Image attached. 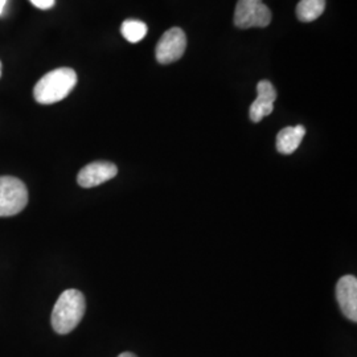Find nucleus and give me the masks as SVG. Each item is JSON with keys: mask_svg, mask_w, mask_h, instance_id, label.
Here are the masks:
<instances>
[{"mask_svg": "<svg viewBox=\"0 0 357 357\" xmlns=\"http://www.w3.org/2000/svg\"><path fill=\"white\" fill-rule=\"evenodd\" d=\"M86 311V302L84 294L75 289H69L60 295L52 311L53 330L66 335L73 331L84 318Z\"/></svg>", "mask_w": 357, "mask_h": 357, "instance_id": "nucleus-1", "label": "nucleus"}, {"mask_svg": "<svg viewBox=\"0 0 357 357\" xmlns=\"http://www.w3.org/2000/svg\"><path fill=\"white\" fill-rule=\"evenodd\" d=\"M76 85V72L72 68H59L38 79L33 97L40 105H53L65 100Z\"/></svg>", "mask_w": 357, "mask_h": 357, "instance_id": "nucleus-2", "label": "nucleus"}, {"mask_svg": "<svg viewBox=\"0 0 357 357\" xmlns=\"http://www.w3.org/2000/svg\"><path fill=\"white\" fill-rule=\"evenodd\" d=\"M28 204V190L20 178L0 176V217L16 216Z\"/></svg>", "mask_w": 357, "mask_h": 357, "instance_id": "nucleus-3", "label": "nucleus"}, {"mask_svg": "<svg viewBox=\"0 0 357 357\" xmlns=\"http://www.w3.org/2000/svg\"><path fill=\"white\" fill-rule=\"evenodd\" d=\"M271 23V11L262 0H238L234 10V24L240 29L265 28Z\"/></svg>", "mask_w": 357, "mask_h": 357, "instance_id": "nucleus-4", "label": "nucleus"}, {"mask_svg": "<svg viewBox=\"0 0 357 357\" xmlns=\"http://www.w3.org/2000/svg\"><path fill=\"white\" fill-rule=\"evenodd\" d=\"M187 48V38L183 29L178 26L171 28L158 41L156 60L160 64H171L180 60Z\"/></svg>", "mask_w": 357, "mask_h": 357, "instance_id": "nucleus-5", "label": "nucleus"}, {"mask_svg": "<svg viewBox=\"0 0 357 357\" xmlns=\"http://www.w3.org/2000/svg\"><path fill=\"white\" fill-rule=\"evenodd\" d=\"M118 174V168L114 163L110 162H94L84 167L78 176L77 183L82 188H93L101 185L103 183L115 178Z\"/></svg>", "mask_w": 357, "mask_h": 357, "instance_id": "nucleus-6", "label": "nucleus"}, {"mask_svg": "<svg viewBox=\"0 0 357 357\" xmlns=\"http://www.w3.org/2000/svg\"><path fill=\"white\" fill-rule=\"evenodd\" d=\"M336 299L347 319L357 321V280L354 275L342 277L336 284Z\"/></svg>", "mask_w": 357, "mask_h": 357, "instance_id": "nucleus-7", "label": "nucleus"}, {"mask_svg": "<svg viewBox=\"0 0 357 357\" xmlns=\"http://www.w3.org/2000/svg\"><path fill=\"white\" fill-rule=\"evenodd\" d=\"M257 98L255 102L252 103L249 115L250 119L258 123L261 122L265 116L271 114L274 110V102L277 100V90L273 86V84L268 79L259 81L257 85Z\"/></svg>", "mask_w": 357, "mask_h": 357, "instance_id": "nucleus-8", "label": "nucleus"}, {"mask_svg": "<svg viewBox=\"0 0 357 357\" xmlns=\"http://www.w3.org/2000/svg\"><path fill=\"white\" fill-rule=\"evenodd\" d=\"M306 135V128L303 126H289L282 128L277 135V150L283 155L295 153L303 137Z\"/></svg>", "mask_w": 357, "mask_h": 357, "instance_id": "nucleus-9", "label": "nucleus"}, {"mask_svg": "<svg viewBox=\"0 0 357 357\" xmlns=\"http://www.w3.org/2000/svg\"><path fill=\"white\" fill-rule=\"evenodd\" d=\"M326 10V0H301L296 6V17L303 23H311Z\"/></svg>", "mask_w": 357, "mask_h": 357, "instance_id": "nucleus-10", "label": "nucleus"}, {"mask_svg": "<svg viewBox=\"0 0 357 357\" xmlns=\"http://www.w3.org/2000/svg\"><path fill=\"white\" fill-rule=\"evenodd\" d=\"M149 28L141 20H125L121 26L123 38L130 43H138L147 35Z\"/></svg>", "mask_w": 357, "mask_h": 357, "instance_id": "nucleus-11", "label": "nucleus"}, {"mask_svg": "<svg viewBox=\"0 0 357 357\" xmlns=\"http://www.w3.org/2000/svg\"><path fill=\"white\" fill-rule=\"evenodd\" d=\"M38 10H50L54 4L56 0H29Z\"/></svg>", "mask_w": 357, "mask_h": 357, "instance_id": "nucleus-12", "label": "nucleus"}, {"mask_svg": "<svg viewBox=\"0 0 357 357\" xmlns=\"http://www.w3.org/2000/svg\"><path fill=\"white\" fill-rule=\"evenodd\" d=\"M6 4H7V0H0V15H3V13H4Z\"/></svg>", "mask_w": 357, "mask_h": 357, "instance_id": "nucleus-13", "label": "nucleus"}, {"mask_svg": "<svg viewBox=\"0 0 357 357\" xmlns=\"http://www.w3.org/2000/svg\"><path fill=\"white\" fill-rule=\"evenodd\" d=\"M118 357H137L134 354H131V352H123V354H121Z\"/></svg>", "mask_w": 357, "mask_h": 357, "instance_id": "nucleus-14", "label": "nucleus"}, {"mask_svg": "<svg viewBox=\"0 0 357 357\" xmlns=\"http://www.w3.org/2000/svg\"><path fill=\"white\" fill-rule=\"evenodd\" d=\"M0 77H1V63H0Z\"/></svg>", "mask_w": 357, "mask_h": 357, "instance_id": "nucleus-15", "label": "nucleus"}]
</instances>
